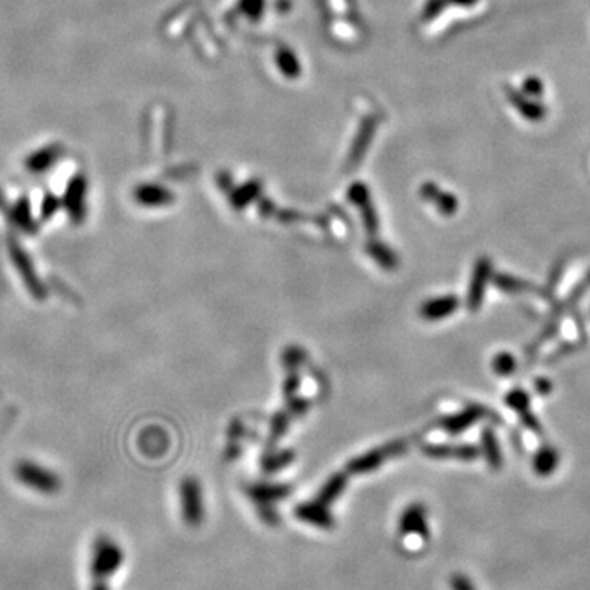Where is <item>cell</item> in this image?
<instances>
[{
  "instance_id": "cell-1",
  "label": "cell",
  "mask_w": 590,
  "mask_h": 590,
  "mask_svg": "<svg viewBox=\"0 0 590 590\" xmlns=\"http://www.w3.org/2000/svg\"><path fill=\"white\" fill-rule=\"evenodd\" d=\"M124 549L110 536L100 535L94 543L90 572L94 579H110L124 564Z\"/></svg>"
},
{
  "instance_id": "cell-2",
  "label": "cell",
  "mask_w": 590,
  "mask_h": 590,
  "mask_svg": "<svg viewBox=\"0 0 590 590\" xmlns=\"http://www.w3.org/2000/svg\"><path fill=\"white\" fill-rule=\"evenodd\" d=\"M15 477L22 482L25 487L40 493H56L61 490V479L54 471L48 469L38 462L20 461L15 466Z\"/></svg>"
},
{
  "instance_id": "cell-3",
  "label": "cell",
  "mask_w": 590,
  "mask_h": 590,
  "mask_svg": "<svg viewBox=\"0 0 590 590\" xmlns=\"http://www.w3.org/2000/svg\"><path fill=\"white\" fill-rule=\"evenodd\" d=\"M179 500L181 513L187 525L195 528L202 525L205 517V507H203V493L200 482L194 477H186L179 486Z\"/></svg>"
},
{
  "instance_id": "cell-4",
  "label": "cell",
  "mask_w": 590,
  "mask_h": 590,
  "mask_svg": "<svg viewBox=\"0 0 590 590\" xmlns=\"http://www.w3.org/2000/svg\"><path fill=\"white\" fill-rule=\"evenodd\" d=\"M492 281V261L487 256H482L476 261L474 269H472V276L469 282V291H467V308L471 312L481 308L484 302V295L487 291V286Z\"/></svg>"
},
{
  "instance_id": "cell-5",
  "label": "cell",
  "mask_w": 590,
  "mask_h": 590,
  "mask_svg": "<svg viewBox=\"0 0 590 590\" xmlns=\"http://www.w3.org/2000/svg\"><path fill=\"white\" fill-rule=\"evenodd\" d=\"M405 447L407 446L404 441L389 442L387 446L378 447V450L366 452V454L356 457V459H351L348 464H346V471H348L349 474H366V472H371L374 471L375 467H379L389 456H395L404 452Z\"/></svg>"
},
{
  "instance_id": "cell-6",
  "label": "cell",
  "mask_w": 590,
  "mask_h": 590,
  "mask_svg": "<svg viewBox=\"0 0 590 590\" xmlns=\"http://www.w3.org/2000/svg\"><path fill=\"white\" fill-rule=\"evenodd\" d=\"M8 253L10 256H12V261L15 267H17L20 277L23 279L25 286L28 287L30 294L37 299H43L44 295H47V289H44L42 281L38 279L37 271H35L32 259H30L28 254L18 245H15V243H10L8 245Z\"/></svg>"
},
{
  "instance_id": "cell-7",
  "label": "cell",
  "mask_w": 590,
  "mask_h": 590,
  "mask_svg": "<svg viewBox=\"0 0 590 590\" xmlns=\"http://www.w3.org/2000/svg\"><path fill=\"white\" fill-rule=\"evenodd\" d=\"M399 530L404 536H419L428 538V518H426V508L421 503H411L402 512L399 520Z\"/></svg>"
},
{
  "instance_id": "cell-8",
  "label": "cell",
  "mask_w": 590,
  "mask_h": 590,
  "mask_svg": "<svg viewBox=\"0 0 590 590\" xmlns=\"http://www.w3.org/2000/svg\"><path fill=\"white\" fill-rule=\"evenodd\" d=\"M295 517L300 522L308 523V525L322 528V530H332L335 525V518L328 510V505H323L322 502H305L295 507Z\"/></svg>"
},
{
  "instance_id": "cell-9",
  "label": "cell",
  "mask_w": 590,
  "mask_h": 590,
  "mask_svg": "<svg viewBox=\"0 0 590 590\" xmlns=\"http://www.w3.org/2000/svg\"><path fill=\"white\" fill-rule=\"evenodd\" d=\"M423 452L435 459L456 457L459 461H476L481 456V450L474 445H425Z\"/></svg>"
},
{
  "instance_id": "cell-10",
  "label": "cell",
  "mask_w": 590,
  "mask_h": 590,
  "mask_svg": "<svg viewBox=\"0 0 590 590\" xmlns=\"http://www.w3.org/2000/svg\"><path fill=\"white\" fill-rule=\"evenodd\" d=\"M489 414V410L484 409V407L481 405H469L467 409H464L459 414L456 415H451L447 416L441 421V426L445 428L450 435H457V433H462V431L469 428L471 425L477 423V421L484 419Z\"/></svg>"
},
{
  "instance_id": "cell-11",
  "label": "cell",
  "mask_w": 590,
  "mask_h": 590,
  "mask_svg": "<svg viewBox=\"0 0 590 590\" xmlns=\"http://www.w3.org/2000/svg\"><path fill=\"white\" fill-rule=\"evenodd\" d=\"M246 492L249 498L254 503H258V507L272 505V503L281 502L287 495H291L292 487L287 484H261V482H258V484L249 486Z\"/></svg>"
},
{
  "instance_id": "cell-12",
  "label": "cell",
  "mask_w": 590,
  "mask_h": 590,
  "mask_svg": "<svg viewBox=\"0 0 590 590\" xmlns=\"http://www.w3.org/2000/svg\"><path fill=\"white\" fill-rule=\"evenodd\" d=\"M459 299L456 295H441V297L430 299L420 307V315L425 320H441L450 317L459 308Z\"/></svg>"
},
{
  "instance_id": "cell-13",
  "label": "cell",
  "mask_w": 590,
  "mask_h": 590,
  "mask_svg": "<svg viewBox=\"0 0 590 590\" xmlns=\"http://www.w3.org/2000/svg\"><path fill=\"white\" fill-rule=\"evenodd\" d=\"M559 464V454L553 446L544 445L533 456V471L536 476L548 477L551 476Z\"/></svg>"
},
{
  "instance_id": "cell-14",
  "label": "cell",
  "mask_w": 590,
  "mask_h": 590,
  "mask_svg": "<svg viewBox=\"0 0 590 590\" xmlns=\"http://www.w3.org/2000/svg\"><path fill=\"white\" fill-rule=\"evenodd\" d=\"M481 446L482 452H484L487 464H489L493 471H498L503 464V456L500 445H498L497 436L493 433L490 426H486L481 433Z\"/></svg>"
},
{
  "instance_id": "cell-15",
  "label": "cell",
  "mask_w": 590,
  "mask_h": 590,
  "mask_svg": "<svg viewBox=\"0 0 590 590\" xmlns=\"http://www.w3.org/2000/svg\"><path fill=\"white\" fill-rule=\"evenodd\" d=\"M346 484H348V477H346V474L337 472V474H333L325 482V486L318 492L317 500L322 502L323 505H332V503L337 502V498L344 492Z\"/></svg>"
},
{
  "instance_id": "cell-16",
  "label": "cell",
  "mask_w": 590,
  "mask_h": 590,
  "mask_svg": "<svg viewBox=\"0 0 590 590\" xmlns=\"http://www.w3.org/2000/svg\"><path fill=\"white\" fill-rule=\"evenodd\" d=\"M366 251H368L369 256L373 258L380 267L387 269V271H392V269L399 266V258H397L395 251H392L389 246H385L384 243H378V241L369 243L368 248H366Z\"/></svg>"
},
{
  "instance_id": "cell-17",
  "label": "cell",
  "mask_w": 590,
  "mask_h": 590,
  "mask_svg": "<svg viewBox=\"0 0 590 590\" xmlns=\"http://www.w3.org/2000/svg\"><path fill=\"white\" fill-rule=\"evenodd\" d=\"M167 441H169L167 440V435L162 430H148L143 435V441H141V450L148 452V454L159 456L167 450Z\"/></svg>"
},
{
  "instance_id": "cell-18",
  "label": "cell",
  "mask_w": 590,
  "mask_h": 590,
  "mask_svg": "<svg viewBox=\"0 0 590 590\" xmlns=\"http://www.w3.org/2000/svg\"><path fill=\"white\" fill-rule=\"evenodd\" d=\"M492 282L500 289L502 292L507 294H523L531 291V284L523 281V279H518L515 276H508V274H497V276H492Z\"/></svg>"
},
{
  "instance_id": "cell-19",
  "label": "cell",
  "mask_w": 590,
  "mask_h": 590,
  "mask_svg": "<svg viewBox=\"0 0 590 590\" xmlns=\"http://www.w3.org/2000/svg\"><path fill=\"white\" fill-rule=\"evenodd\" d=\"M294 461V451H279L272 452V454H266L263 457L261 466L263 469L267 472V474H272V472H277L284 469V467L291 464Z\"/></svg>"
},
{
  "instance_id": "cell-20",
  "label": "cell",
  "mask_w": 590,
  "mask_h": 590,
  "mask_svg": "<svg viewBox=\"0 0 590 590\" xmlns=\"http://www.w3.org/2000/svg\"><path fill=\"white\" fill-rule=\"evenodd\" d=\"M505 404L508 409H512L517 415H522L525 414V411L531 410V399L526 390L523 389H512L510 392L505 395Z\"/></svg>"
},
{
  "instance_id": "cell-21",
  "label": "cell",
  "mask_w": 590,
  "mask_h": 590,
  "mask_svg": "<svg viewBox=\"0 0 590 590\" xmlns=\"http://www.w3.org/2000/svg\"><path fill=\"white\" fill-rule=\"evenodd\" d=\"M492 369L497 375L507 378L517 371V359L513 358V354L503 351V353L495 354V358L492 359Z\"/></svg>"
},
{
  "instance_id": "cell-22",
  "label": "cell",
  "mask_w": 590,
  "mask_h": 590,
  "mask_svg": "<svg viewBox=\"0 0 590 590\" xmlns=\"http://www.w3.org/2000/svg\"><path fill=\"white\" fill-rule=\"evenodd\" d=\"M289 428V415L286 411H279V414L274 415V419L271 421V431H269V442L274 445V442H277L279 440L282 438L284 435H286V431Z\"/></svg>"
},
{
  "instance_id": "cell-23",
  "label": "cell",
  "mask_w": 590,
  "mask_h": 590,
  "mask_svg": "<svg viewBox=\"0 0 590 590\" xmlns=\"http://www.w3.org/2000/svg\"><path fill=\"white\" fill-rule=\"evenodd\" d=\"M305 359H307V354H305V351L302 348H299V346H291V348H287L282 354L284 368L292 369V371L297 369L299 366H302L305 363Z\"/></svg>"
},
{
  "instance_id": "cell-24",
  "label": "cell",
  "mask_w": 590,
  "mask_h": 590,
  "mask_svg": "<svg viewBox=\"0 0 590 590\" xmlns=\"http://www.w3.org/2000/svg\"><path fill=\"white\" fill-rule=\"evenodd\" d=\"M518 416H520L522 423L525 425L526 430H530L531 433H535L536 436H543V426L540 423V420H538V416L533 414L531 410H528L525 411V414H522Z\"/></svg>"
},
{
  "instance_id": "cell-25",
  "label": "cell",
  "mask_w": 590,
  "mask_h": 590,
  "mask_svg": "<svg viewBox=\"0 0 590 590\" xmlns=\"http://www.w3.org/2000/svg\"><path fill=\"white\" fill-rule=\"evenodd\" d=\"M287 409L292 415H303L308 410V400L302 397H289Z\"/></svg>"
},
{
  "instance_id": "cell-26",
  "label": "cell",
  "mask_w": 590,
  "mask_h": 590,
  "mask_svg": "<svg viewBox=\"0 0 590 590\" xmlns=\"http://www.w3.org/2000/svg\"><path fill=\"white\" fill-rule=\"evenodd\" d=\"M451 589L452 590H476L474 584L469 581V577L464 574H452L451 577Z\"/></svg>"
},
{
  "instance_id": "cell-27",
  "label": "cell",
  "mask_w": 590,
  "mask_h": 590,
  "mask_svg": "<svg viewBox=\"0 0 590 590\" xmlns=\"http://www.w3.org/2000/svg\"><path fill=\"white\" fill-rule=\"evenodd\" d=\"M299 387H300V378L295 371H292V373L287 375L286 383H284V394H286V397L289 399V397H294V394L297 392Z\"/></svg>"
},
{
  "instance_id": "cell-28",
  "label": "cell",
  "mask_w": 590,
  "mask_h": 590,
  "mask_svg": "<svg viewBox=\"0 0 590 590\" xmlns=\"http://www.w3.org/2000/svg\"><path fill=\"white\" fill-rule=\"evenodd\" d=\"M259 513H261L263 520H266L269 525H276L279 523V515L276 512H274L272 505H259Z\"/></svg>"
},
{
  "instance_id": "cell-29",
  "label": "cell",
  "mask_w": 590,
  "mask_h": 590,
  "mask_svg": "<svg viewBox=\"0 0 590 590\" xmlns=\"http://www.w3.org/2000/svg\"><path fill=\"white\" fill-rule=\"evenodd\" d=\"M535 387H536V390H538V392H540L541 395H546V394L551 392L553 384H551V380H546V379H536Z\"/></svg>"
},
{
  "instance_id": "cell-30",
  "label": "cell",
  "mask_w": 590,
  "mask_h": 590,
  "mask_svg": "<svg viewBox=\"0 0 590 590\" xmlns=\"http://www.w3.org/2000/svg\"><path fill=\"white\" fill-rule=\"evenodd\" d=\"M228 433H230L231 440H238L240 436H243V433H245V428H243V425L240 423V421H235V423L230 426V431H228Z\"/></svg>"
},
{
  "instance_id": "cell-31",
  "label": "cell",
  "mask_w": 590,
  "mask_h": 590,
  "mask_svg": "<svg viewBox=\"0 0 590 590\" xmlns=\"http://www.w3.org/2000/svg\"><path fill=\"white\" fill-rule=\"evenodd\" d=\"M92 590H110L107 579H95L92 584Z\"/></svg>"
},
{
  "instance_id": "cell-32",
  "label": "cell",
  "mask_w": 590,
  "mask_h": 590,
  "mask_svg": "<svg viewBox=\"0 0 590 590\" xmlns=\"http://www.w3.org/2000/svg\"><path fill=\"white\" fill-rule=\"evenodd\" d=\"M236 446H238V445H236ZM236 446H235V445H231L230 447H228V451L225 452L228 459H235V457H236L238 454H240V447H236Z\"/></svg>"
},
{
  "instance_id": "cell-33",
  "label": "cell",
  "mask_w": 590,
  "mask_h": 590,
  "mask_svg": "<svg viewBox=\"0 0 590 590\" xmlns=\"http://www.w3.org/2000/svg\"><path fill=\"white\" fill-rule=\"evenodd\" d=\"M587 282L590 284V271H589V274H587Z\"/></svg>"
}]
</instances>
